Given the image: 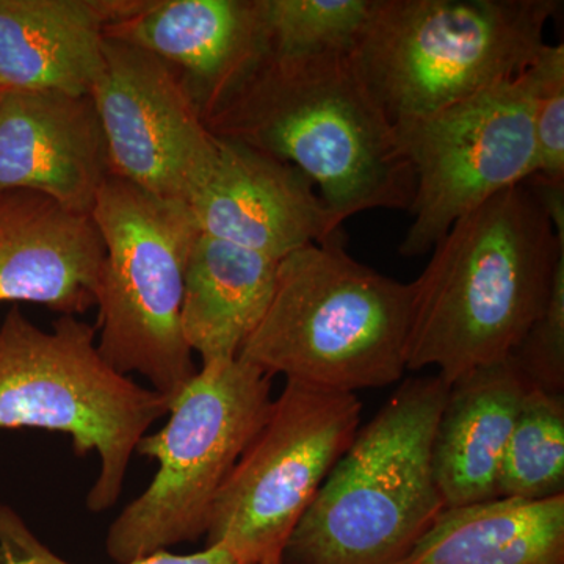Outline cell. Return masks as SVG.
<instances>
[{"label": "cell", "instance_id": "24", "mask_svg": "<svg viewBox=\"0 0 564 564\" xmlns=\"http://www.w3.org/2000/svg\"><path fill=\"white\" fill-rule=\"evenodd\" d=\"M0 564H74L51 551L39 540L13 508L0 503ZM117 564H243L225 545H206L202 552L191 555L172 554L169 551Z\"/></svg>", "mask_w": 564, "mask_h": 564}, {"label": "cell", "instance_id": "18", "mask_svg": "<svg viewBox=\"0 0 564 564\" xmlns=\"http://www.w3.org/2000/svg\"><path fill=\"white\" fill-rule=\"evenodd\" d=\"M280 261L199 232L185 270L181 325L203 364L239 356L273 299Z\"/></svg>", "mask_w": 564, "mask_h": 564}, {"label": "cell", "instance_id": "8", "mask_svg": "<svg viewBox=\"0 0 564 564\" xmlns=\"http://www.w3.org/2000/svg\"><path fill=\"white\" fill-rule=\"evenodd\" d=\"M91 218L104 243L98 350L118 373L143 375L170 408L198 372L181 325L198 226L187 204L115 176L104 182Z\"/></svg>", "mask_w": 564, "mask_h": 564}, {"label": "cell", "instance_id": "10", "mask_svg": "<svg viewBox=\"0 0 564 564\" xmlns=\"http://www.w3.org/2000/svg\"><path fill=\"white\" fill-rule=\"evenodd\" d=\"M540 57L521 76L432 117L393 124L414 172L406 258L433 250L452 225L497 193L538 173L534 96Z\"/></svg>", "mask_w": 564, "mask_h": 564}, {"label": "cell", "instance_id": "1", "mask_svg": "<svg viewBox=\"0 0 564 564\" xmlns=\"http://www.w3.org/2000/svg\"><path fill=\"white\" fill-rule=\"evenodd\" d=\"M203 120L215 137L291 163L343 223L413 202V166L352 54L267 52Z\"/></svg>", "mask_w": 564, "mask_h": 564}, {"label": "cell", "instance_id": "23", "mask_svg": "<svg viewBox=\"0 0 564 564\" xmlns=\"http://www.w3.org/2000/svg\"><path fill=\"white\" fill-rule=\"evenodd\" d=\"M541 79L534 96L533 131L538 173L564 181V46L545 44L540 54Z\"/></svg>", "mask_w": 564, "mask_h": 564}, {"label": "cell", "instance_id": "14", "mask_svg": "<svg viewBox=\"0 0 564 564\" xmlns=\"http://www.w3.org/2000/svg\"><path fill=\"white\" fill-rule=\"evenodd\" d=\"M102 262L91 215L36 192L0 193V304H43L77 317L98 304Z\"/></svg>", "mask_w": 564, "mask_h": 564}, {"label": "cell", "instance_id": "15", "mask_svg": "<svg viewBox=\"0 0 564 564\" xmlns=\"http://www.w3.org/2000/svg\"><path fill=\"white\" fill-rule=\"evenodd\" d=\"M106 39L180 70L202 117L267 54L256 0H144L107 25Z\"/></svg>", "mask_w": 564, "mask_h": 564}, {"label": "cell", "instance_id": "22", "mask_svg": "<svg viewBox=\"0 0 564 564\" xmlns=\"http://www.w3.org/2000/svg\"><path fill=\"white\" fill-rule=\"evenodd\" d=\"M511 361L533 388L564 389V258L558 262L543 311L518 345Z\"/></svg>", "mask_w": 564, "mask_h": 564}, {"label": "cell", "instance_id": "4", "mask_svg": "<svg viewBox=\"0 0 564 564\" xmlns=\"http://www.w3.org/2000/svg\"><path fill=\"white\" fill-rule=\"evenodd\" d=\"M448 386L411 378L359 429L293 530L282 564H397L444 510L432 463Z\"/></svg>", "mask_w": 564, "mask_h": 564}, {"label": "cell", "instance_id": "21", "mask_svg": "<svg viewBox=\"0 0 564 564\" xmlns=\"http://www.w3.org/2000/svg\"><path fill=\"white\" fill-rule=\"evenodd\" d=\"M267 52L278 55L352 54L375 0H256Z\"/></svg>", "mask_w": 564, "mask_h": 564}, {"label": "cell", "instance_id": "20", "mask_svg": "<svg viewBox=\"0 0 564 564\" xmlns=\"http://www.w3.org/2000/svg\"><path fill=\"white\" fill-rule=\"evenodd\" d=\"M564 494L563 393L530 386L508 440L499 497L541 500Z\"/></svg>", "mask_w": 564, "mask_h": 564}, {"label": "cell", "instance_id": "13", "mask_svg": "<svg viewBox=\"0 0 564 564\" xmlns=\"http://www.w3.org/2000/svg\"><path fill=\"white\" fill-rule=\"evenodd\" d=\"M110 176L90 95L0 93V193L29 191L91 215Z\"/></svg>", "mask_w": 564, "mask_h": 564}, {"label": "cell", "instance_id": "7", "mask_svg": "<svg viewBox=\"0 0 564 564\" xmlns=\"http://www.w3.org/2000/svg\"><path fill=\"white\" fill-rule=\"evenodd\" d=\"M272 381L240 356L203 364L170 403L166 425L137 444L159 470L110 525L111 560L132 562L206 534L221 486L270 413Z\"/></svg>", "mask_w": 564, "mask_h": 564}, {"label": "cell", "instance_id": "19", "mask_svg": "<svg viewBox=\"0 0 564 564\" xmlns=\"http://www.w3.org/2000/svg\"><path fill=\"white\" fill-rule=\"evenodd\" d=\"M397 564H564V494L444 508Z\"/></svg>", "mask_w": 564, "mask_h": 564}, {"label": "cell", "instance_id": "12", "mask_svg": "<svg viewBox=\"0 0 564 564\" xmlns=\"http://www.w3.org/2000/svg\"><path fill=\"white\" fill-rule=\"evenodd\" d=\"M217 139L210 172L187 203L199 232L276 261L343 232L344 223L291 163Z\"/></svg>", "mask_w": 564, "mask_h": 564}, {"label": "cell", "instance_id": "3", "mask_svg": "<svg viewBox=\"0 0 564 564\" xmlns=\"http://www.w3.org/2000/svg\"><path fill=\"white\" fill-rule=\"evenodd\" d=\"M413 284L364 265L344 234L281 259L272 302L240 358L325 391L386 388L408 372Z\"/></svg>", "mask_w": 564, "mask_h": 564}, {"label": "cell", "instance_id": "11", "mask_svg": "<svg viewBox=\"0 0 564 564\" xmlns=\"http://www.w3.org/2000/svg\"><path fill=\"white\" fill-rule=\"evenodd\" d=\"M90 98L110 176L158 198L191 202L210 172L218 139L180 70L150 52L106 39Z\"/></svg>", "mask_w": 564, "mask_h": 564}, {"label": "cell", "instance_id": "2", "mask_svg": "<svg viewBox=\"0 0 564 564\" xmlns=\"http://www.w3.org/2000/svg\"><path fill=\"white\" fill-rule=\"evenodd\" d=\"M413 284L406 369L451 386L505 361L551 293L564 242L532 188L514 185L467 212Z\"/></svg>", "mask_w": 564, "mask_h": 564}, {"label": "cell", "instance_id": "16", "mask_svg": "<svg viewBox=\"0 0 564 564\" xmlns=\"http://www.w3.org/2000/svg\"><path fill=\"white\" fill-rule=\"evenodd\" d=\"M144 0H0V93L90 95L106 28Z\"/></svg>", "mask_w": 564, "mask_h": 564}, {"label": "cell", "instance_id": "17", "mask_svg": "<svg viewBox=\"0 0 564 564\" xmlns=\"http://www.w3.org/2000/svg\"><path fill=\"white\" fill-rule=\"evenodd\" d=\"M529 388L510 358L478 367L448 386L432 445L444 508L499 497L505 448Z\"/></svg>", "mask_w": 564, "mask_h": 564}, {"label": "cell", "instance_id": "6", "mask_svg": "<svg viewBox=\"0 0 564 564\" xmlns=\"http://www.w3.org/2000/svg\"><path fill=\"white\" fill-rule=\"evenodd\" d=\"M166 414L161 393L111 369L96 328L74 315L44 332L13 307L0 325V430L68 434L77 455L96 452L93 513L120 499L137 444Z\"/></svg>", "mask_w": 564, "mask_h": 564}, {"label": "cell", "instance_id": "5", "mask_svg": "<svg viewBox=\"0 0 564 564\" xmlns=\"http://www.w3.org/2000/svg\"><path fill=\"white\" fill-rule=\"evenodd\" d=\"M560 0H375L352 52L393 124L432 117L524 74Z\"/></svg>", "mask_w": 564, "mask_h": 564}, {"label": "cell", "instance_id": "9", "mask_svg": "<svg viewBox=\"0 0 564 564\" xmlns=\"http://www.w3.org/2000/svg\"><path fill=\"white\" fill-rule=\"evenodd\" d=\"M356 393L285 381L262 429L221 486L207 544L243 564H282L285 545L361 425Z\"/></svg>", "mask_w": 564, "mask_h": 564}]
</instances>
